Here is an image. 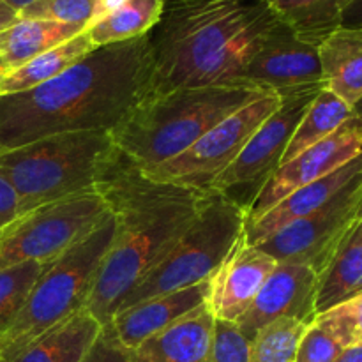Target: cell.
Masks as SVG:
<instances>
[{
    "mask_svg": "<svg viewBox=\"0 0 362 362\" xmlns=\"http://www.w3.org/2000/svg\"><path fill=\"white\" fill-rule=\"evenodd\" d=\"M148 34L99 46L53 80L0 95V152L74 131H112L151 94Z\"/></svg>",
    "mask_w": 362,
    "mask_h": 362,
    "instance_id": "1",
    "label": "cell"
},
{
    "mask_svg": "<svg viewBox=\"0 0 362 362\" xmlns=\"http://www.w3.org/2000/svg\"><path fill=\"white\" fill-rule=\"evenodd\" d=\"M94 191L117 218V232L85 310L108 324L131 290L182 235L209 191L158 182L117 147L106 158Z\"/></svg>",
    "mask_w": 362,
    "mask_h": 362,
    "instance_id": "2",
    "label": "cell"
},
{
    "mask_svg": "<svg viewBox=\"0 0 362 362\" xmlns=\"http://www.w3.org/2000/svg\"><path fill=\"white\" fill-rule=\"evenodd\" d=\"M279 21L265 0H165L148 34L151 94L244 83L246 67Z\"/></svg>",
    "mask_w": 362,
    "mask_h": 362,
    "instance_id": "3",
    "label": "cell"
},
{
    "mask_svg": "<svg viewBox=\"0 0 362 362\" xmlns=\"http://www.w3.org/2000/svg\"><path fill=\"white\" fill-rule=\"evenodd\" d=\"M264 92L267 88L228 83L148 94L110 134L119 151L151 172L186 152L216 124Z\"/></svg>",
    "mask_w": 362,
    "mask_h": 362,
    "instance_id": "4",
    "label": "cell"
},
{
    "mask_svg": "<svg viewBox=\"0 0 362 362\" xmlns=\"http://www.w3.org/2000/svg\"><path fill=\"white\" fill-rule=\"evenodd\" d=\"M110 131H74L0 152V175L13 186L21 216L41 205L90 193L110 152Z\"/></svg>",
    "mask_w": 362,
    "mask_h": 362,
    "instance_id": "5",
    "label": "cell"
},
{
    "mask_svg": "<svg viewBox=\"0 0 362 362\" xmlns=\"http://www.w3.org/2000/svg\"><path fill=\"white\" fill-rule=\"evenodd\" d=\"M115 232L117 218L110 214L90 235L46 265L14 324L0 338V362H11L42 332L87 308Z\"/></svg>",
    "mask_w": 362,
    "mask_h": 362,
    "instance_id": "6",
    "label": "cell"
},
{
    "mask_svg": "<svg viewBox=\"0 0 362 362\" xmlns=\"http://www.w3.org/2000/svg\"><path fill=\"white\" fill-rule=\"evenodd\" d=\"M246 225V212L225 194L209 191L193 221L124 299L119 310L209 281Z\"/></svg>",
    "mask_w": 362,
    "mask_h": 362,
    "instance_id": "7",
    "label": "cell"
},
{
    "mask_svg": "<svg viewBox=\"0 0 362 362\" xmlns=\"http://www.w3.org/2000/svg\"><path fill=\"white\" fill-rule=\"evenodd\" d=\"M112 214L95 191L62 198L20 216L0 239V269L21 262L49 264L90 235Z\"/></svg>",
    "mask_w": 362,
    "mask_h": 362,
    "instance_id": "8",
    "label": "cell"
},
{
    "mask_svg": "<svg viewBox=\"0 0 362 362\" xmlns=\"http://www.w3.org/2000/svg\"><path fill=\"white\" fill-rule=\"evenodd\" d=\"M322 88L324 83L276 92L281 99L278 110L255 131L239 158L212 182L209 191L225 194L246 212L269 177L279 168L300 119Z\"/></svg>",
    "mask_w": 362,
    "mask_h": 362,
    "instance_id": "9",
    "label": "cell"
},
{
    "mask_svg": "<svg viewBox=\"0 0 362 362\" xmlns=\"http://www.w3.org/2000/svg\"><path fill=\"white\" fill-rule=\"evenodd\" d=\"M279 103L281 99L276 92H264L216 124L186 152L145 173L158 182L209 191L212 182L239 158L255 131L278 110Z\"/></svg>",
    "mask_w": 362,
    "mask_h": 362,
    "instance_id": "10",
    "label": "cell"
},
{
    "mask_svg": "<svg viewBox=\"0 0 362 362\" xmlns=\"http://www.w3.org/2000/svg\"><path fill=\"white\" fill-rule=\"evenodd\" d=\"M361 197L362 177L350 182L327 205L281 226L257 246L278 264L308 265L320 276L339 240L357 219Z\"/></svg>",
    "mask_w": 362,
    "mask_h": 362,
    "instance_id": "11",
    "label": "cell"
},
{
    "mask_svg": "<svg viewBox=\"0 0 362 362\" xmlns=\"http://www.w3.org/2000/svg\"><path fill=\"white\" fill-rule=\"evenodd\" d=\"M362 152V119L352 115L327 138L306 148L292 161L279 166L246 211V223L264 216L269 209L299 187L315 182L354 161Z\"/></svg>",
    "mask_w": 362,
    "mask_h": 362,
    "instance_id": "12",
    "label": "cell"
},
{
    "mask_svg": "<svg viewBox=\"0 0 362 362\" xmlns=\"http://www.w3.org/2000/svg\"><path fill=\"white\" fill-rule=\"evenodd\" d=\"M318 274L308 265L278 264L237 325L250 341L279 318L311 325L317 318Z\"/></svg>",
    "mask_w": 362,
    "mask_h": 362,
    "instance_id": "13",
    "label": "cell"
},
{
    "mask_svg": "<svg viewBox=\"0 0 362 362\" xmlns=\"http://www.w3.org/2000/svg\"><path fill=\"white\" fill-rule=\"evenodd\" d=\"M244 83L272 92L324 83L318 46L279 21L246 67Z\"/></svg>",
    "mask_w": 362,
    "mask_h": 362,
    "instance_id": "14",
    "label": "cell"
},
{
    "mask_svg": "<svg viewBox=\"0 0 362 362\" xmlns=\"http://www.w3.org/2000/svg\"><path fill=\"white\" fill-rule=\"evenodd\" d=\"M276 265L278 262L274 258L258 246L247 244L240 233L228 257L209 279V297L205 304L212 317L237 324Z\"/></svg>",
    "mask_w": 362,
    "mask_h": 362,
    "instance_id": "15",
    "label": "cell"
},
{
    "mask_svg": "<svg viewBox=\"0 0 362 362\" xmlns=\"http://www.w3.org/2000/svg\"><path fill=\"white\" fill-rule=\"evenodd\" d=\"M209 297V281L175 290L165 296L141 300L129 308L117 310L112 317V325L117 336L127 349L134 350L163 329L170 327L177 320L184 318L204 306Z\"/></svg>",
    "mask_w": 362,
    "mask_h": 362,
    "instance_id": "16",
    "label": "cell"
},
{
    "mask_svg": "<svg viewBox=\"0 0 362 362\" xmlns=\"http://www.w3.org/2000/svg\"><path fill=\"white\" fill-rule=\"evenodd\" d=\"M359 177H362V152L354 161L346 163L345 166L315 180V182L299 187L288 197L283 198L274 207L269 209L264 216H260L255 221L246 223L243 232L244 239L251 246L264 243L267 237L278 232L281 226L304 218V216L327 205L336 194L341 193L350 182H354Z\"/></svg>",
    "mask_w": 362,
    "mask_h": 362,
    "instance_id": "17",
    "label": "cell"
},
{
    "mask_svg": "<svg viewBox=\"0 0 362 362\" xmlns=\"http://www.w3.org/2000/svg\"><path fill=\"white\" fill-rule=\"evenodd\" d=\"M214 317L207 304L133 350L134 362H209Z\"/></svg>",
    "mask_w": 362,
    "mask_h": 362,
    "instance_id": "18",
    "label": "cell"
},
{
    "mask_svg": "<svg viewBox=\"0 0 362 362\" xmlns=\"http://www.w3.org/2000/svg\"><path fill=\"white\" fill-rule=\"evenodd\" d=\"M322 81L350 108L362 99V27H338L318 45Z\"/></svg>",
    "mask_w": 362,
    "mask_h": 362,
    "instance_id": "19",
    "label": "cell"
},
{
    "mask_svg": "<svg viewBox=\"0 0 362 362\" xmlns=\"http://www.w3.org/2000/svg\"><path fill=\"white\" fill-rule=\"evenodd\" d=\"M362 292V219H356L343 235L329 260L327 267L318 276L317 315L359 296Z\"/></svg>",
    "mask_w": 362,
    "mask_h": 362,
    "instance_id": "20",
    "label": "cell"
},
{
    "mask_svg": "<svg viewBox=\"0 0 362 362\" xmlns=\"http://www.w3.org/2000/svg\"><path fill=\"white\" fill-rule=\"evenodd\" d=\"M101 327L98 318L81 310L37 336L11 362H80Z\"/></svg>",
    "mask_w": 362,
    "mask_h": 362,
    "instance_id": "21",
    "label": "cell"
},
{
    "mask_svg": "<svg viewBox=\"0 0 362 362\" xmlns=\"http://www.w3.org/2000/svg\"><path fill=\"white\" fill-rule=\"evenodd\" d=\"M83 30L85 28L80 25L18 18V21H14L9 28L0 32V52H2L4 66L7 73H11L34 57L69 41Z\"/></svg>",
    "mask_w": 362,
    "mask_h": 362,
    "instance_id": "22",
    "label": "cell"
},
{
    "mask_svg": "<svg viewBox=\"0 0 362 362\" xmlns=\"http://www.w3.org/2000/svg\"><path fill=\"white\" fill-rule=\"evenodd\" d=\"M92 49H95V46L92 45L87 32L83 30L81 34L69 39V41L34 57L21 67L7 73L0 81V95L30 90L37 85L46 83V81L53 80L59 74H62L64 71L69 69L71 66H74L78 60L88 55Z\"/></svg>",
    "mask_w": 362,
    "mask_h": 362,
    "instance_id": "23",
    "label": "cell"
},
{
    "mask_svg": "<svg viewBox=\"0 0 362 362\" xmlns=\"http://www.w3.org/2000/svg\"><path fill=\"white\" fill-rule=\"evenodd\" d=\"M272 13L300 39L318 46L341 27L343 9L350 0H265Z\"/></svg>",
    "mask_w": 362,
    "mask_h": 362,
    "instance_id": "24",
    "label": "cell"
},
{
    "mask_svg": "<svg viewBox=\"0 0 362 362\" xmlns=\"http://www.w3.org/2000/svg\"><path fill=\"white\" fill-rule=\"evenodd\" d=\"M163 9L165 0H127L112 14L85 28V32L95 48L144 37L159 23Z\"/></svg>",
    "mask_w": 362,
    "mask_h": 362,
    "instance_id": "25",
    "label": "cell"
},
{
    "mask_svg": "<svg viewBox=\"0 0 362 362\" xmlns=\"http://www.w3.org/2000/svg\"><path fill=\"white\" fill-rule=\"evenodd\" d=\"M352 115V108L345 101H341L338 95L332 94L325 87L322 88L300 119L299 126H297L296 133H293L292 140H290L288 147L283 154L281 165L292 161L300 152L327 138Z\"/></svg>",
    "mask_w": 362,
    "mask_h": 362,
    "instance_id": "26",
    "label": "cell"
},
{
    "mask_svg": "<svg viewBox=\"0 0 362 362\" xmlns=\"http://www.w3.org/2000/svg\"><path fill=\"white\" fill-rule=\"evenodd\" d=\"M48 264L21 262L0 269V338L14 324L32 286Z\"/></svg>",
    "mask_w": 362,
    "mask_h": 362,
    "instance_id": "27",
    "label": "cell"
},
{
    "mask_svg": "<svg viewBox=\"0 0 362 362\" xmlns=\"http://www.w3.org/2000/svg\"><path fill=\"white\" fill-rule=\"evenodd\" d=\"M308 325L279 318L262 329L251 341L250 362H296L297 346Z\"/></svg>",
    "mask_w": 362,
    "mask_h": 362,
    "instance_id": "28",
    "label": "cell"
},
{
    "mask_svg": "<svg viewBox=\"0 0 362 362\" xmlns=\"http://www.w3.org/2000/svg\"><path fill=\"white\" fill-rule=\"evenodd\" d=\"M315 322L327 329L343 349L362 345V292L325 313L317 315Z\"/></svg>",
    "mask_w": 362,
    "mask_h": 362,
    "instance_id": "29",
    "label": "cell"
},
{
    "mask_svg": "<svg viewBox=\"0 0 362 362\" xmlns=\"http://www.w3.org/2000/svg\"><path fill=\"white\" fill-rule=\"evenodd\" d=\"M95 0H37L20 13V18L49 20L87 28L94 16Z\"/></svg>",
    "mask_w": 362,
    "mask_h": 362,
    "instance_id": "30",
    "label": "cell"
},
{
    "mask_svg": "<svg viewBox=\"0 0 362 362\" xmlns=\"http://www.w3.org/2000/svg\"><path fill=\"white\" fill-rule=\"evenodd\" d=\"M251 341L235 322L214 318L209 362H250Z\"/></svg>",
    "mask_w": 362,
    "mask_h": 362,
    "instance_id": "31",
    "label": "cell"
},
{
    "mask_svg": "<svg viewBox=\"0 0 362 362\" xmlns=\"http://www.w3.org/2000/svg\"><path fill=\"white\" fill-rule=\"evenodd\" d=\"M343 350L341 343L327 329L313 322L300 338L296 362H334Z\"/></svg>",
    "mask_w": 362,
    "mask_h": 362,
    "instance_id": "32",
    "label": "cell"
},
{
    "mask_svg": "<svg viewBox=\"0 0 362 362\" xmlns=\"http://www.w3.org/2000/svg\"><path fill=\"white\" fill-rule=\"evenodd\" d=\"M80 362H134L133 350L127 349L117 336L112 322L103 324L92 345Z\"/></svg>",
    "mask_w": 362,
    "mask_h": 362,
    "instance_id": "33",
    "label": "cell"
},
{
    "mask_svg": "<svg viewBox=\"0 0 362 362\" xmlns=\"http://www.w3.org/2000/svg\"><path fill=\"white\" fill-rule=\"evenodd\" d=\"M20 200L16 191L0 175V239L20 219Z\"/></svg>",
    "mask_w": 362,
    "mask_h": 362,
    "instance_id": "34",
    "label": "cell"
},
{
    "mask_svg": "<svg viewBox=\"0 0 362 362\" xmlns=\"http://www.w3.org/2000/svg\"><path fill=\"white\" fill-rule=\"evenodd\" d=\"M341 27H362V0H350L341 14Z\"/></svg>",
    "mask_w": 362,
    "mask_h": 362,
    "instance_id": "35",
    "label": "cell"
},
{
    "mask_svg": "<svg viewBox=\"0 0 362 362\" xmlns=\"http://www.w3.org/2000/svg\"><path fill=\"white\" fill-rule=\"evenodd\" d=\"M126 2L127 0H95L94 16H92L88 27H90L92 23H95V21L103 20L105 16H108V14H112L113 11H117L120 6H122V4H126Z\"/></svg>",
    "mask_w": 362,
    "mask_h": 362,
    "instance_id": "36",
    "label": "cell"
},
{
    "mask_svg": "<svg viewBox=\"0 0 362 362\" xmlns=\"http://www.w3.org/2000/svg\"><path fill=\"white\" fill-rule=\"evenodd\" d=\"M18 18H20V13L14 11L11 6H7L4 0H0V32L9 28L14 21H18Z\"/></svg>",
    "mask_w": 362,
    "mask_h": 362,
    "instance_id": "37",
    "label": "cell"
},
{
    "mask_svg": "<svg viewBox=\"0 0 362 362\" xmlns=\"http://www.w3.org/2000/svg\"><path fill=\"white\" fill-rule=\"evenodd\" d=\"M334 362H362V345H354L345 349Z\"/></svg>",
    "mask_w": 362,
    "mask_h": 362,
    "instance_id": "38",
    "label": "cell"
},
{
    "mask_svg": "<svg viewBox=\"0 0 362 362\" xmlns=\"http://www.w3.org/2000/svg\"><path fill=\"white\" fill-rule=\"evenodd\" d=\"M4 2H6L7 6L13 7L14 11H18V13H21V11L27 9L28 6H32V4L37 2V0H4Z\"/></svg>",
    "mask_w": 362,
    "mask_h": 362,
    "instance_id": "39",
    "label": "cell"
},
{
    "mask_svg": "<svg viewBox=\"0 0 362 362\" xmlns=\"http://www.w3.org/2000/svg\"><path fill=\"white\" fill-rule=\"evenodd\" d=\"M352 112H354V115H356V117H359V119H362V99H361L359 103H357L356 106H354V108H352Z\"/></svg>",
    "mask_w": 362,
    "mask_h": 362,
    "instance_id": "40",
    "label": "cell"
},
{
    "mask_svg": "<svg viewBox=\"0 0 362 362\" xmlns=\"http://www.w3.org/2000/svg\"><path fill=\"white\" fill-rule=\"evenodd\" d=\"M0 74H7L6 66H4V59H2V52H0Z\"/></svg>",
    "mask_w": 362,
    "mask_h": 362,
    "instance_id": "41",
    "label": "cell"
},
{
    "mask_svg": "<svg viewBox=\"0 0 362 362\" xmlns=\"http://www.w3.org/2000/svg\"><path fill=\"white\" fill-rule=\"evenodd\" d=\"M357 219H362V197L359 202V209H357Z\"/></svg>",
    "mask_w": 362,
    "mask_h": 362,
    "instance_id": "42",
    "label": "cell"
},
{
    "mask_svg": "<svg viewBox=\"0 0 362 362\" xmlns=\"http://www.w3.org/2000/svg\"><path fill=\"white\" fill-rule=\"evenodd\" d=\"M4 76H6V74H0V81H2V78H4Z\"/></svg>",
    "mask_w": 362,
    "mask_h": 362,
    "instance_id": "43",
    "label": "cell"
}]
</instances>
